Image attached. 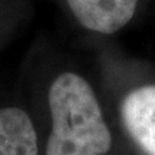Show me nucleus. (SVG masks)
Returning a JSON list of instances; mask_svg holds the SVG:
<instances>
[{"mask_svg": "<svg viewBox=\"0 0 155 155\" xmlns=\"http://www.w3.org/2000/svg\"><path fill=\"white\" fill-rule=\"evenodd\" d=\"M52 116L46 155H105L112 138L94 91L76 73H62L49 89Z\"/></svg>", "mask_w": 155, "mask_h": 155, "instance_id": "obj_1", "label": "nucleus"}, {"mask_svg": "<svg viewBox=\"0 0 155 155\" xmlns=\"http://www.w3.org/2000/svg\"><path fill=\"white\" fill-rule=\"evenodd\" d=\"M83 28L111 35L132 19L138 0H66Z\"/></svg>", "mask_w": 155, "mask_h": 155, "instance_id": "obj_2", "label": "nucleus"}, {"mask_svg": "<svg viewBox=\"0 0 155 155\" xmlns=\"http://www.w3.org/2000/svg\"><path fill=\"white\" fill-rule=\"evenodd\" d=\"M122 118L139 148L155 155V86H142L128 95L122 104Z\"/></svg>", "mask_w": 155, "mask_h": 155, "instance_id": "obj_3", "label": "nucleus"}, {"mask_svg": "<svg viewBox=\"0 0 155 155\" xmlns=\"http://www.w3.org/2000/svg\"><path fill=\"white\" fill-rule=\"evenodd\" d=\"M0 155H38L32 119L19 108L0 109Z\"/></svg>", "mask_w": 155, "mask_h": 155, "instance_id": "obj_4", "label": "nucleus"}]
</instances>
